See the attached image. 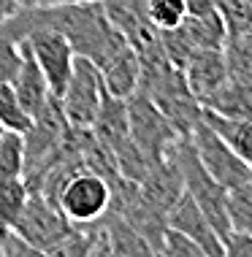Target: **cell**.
<instances>
[{
  "label": "cell",
  "mask_w": 252,
  "mask_h": 257,
  "mask_svg": "<svg viewBox=\"0 0 252 257\" xmlns=\"http://www.w3.org/2000/svg\"><path fill=\"white\" fill-rule=\"evenodd\" d=\"M174 160H177L182 171V182H185V192L190 195L198 208L206 214L212 227L220 235V241L230 233V217H228V190L222 187L206 165L201 163L198 152H195L190 138H179L174 147Z\"/></svg>",
  "instance_id": "cell-1"
},
{
  "label": "cell",
  "mask_w": 252,
  "mask_h": 257,
  "mask_svg": "<svg viewBox=\"0 0 252 257\" xmlns=\"http://www.w3.org/2000/svg\"><path fill=\"white\" fill-rule=\"evenodd\" d=\"M128 127H130L133 144L141 149V155L146 157L149 165L165 160L182 138L177 127L165 119V114L141 89H136L128 98Z\"/></svg>",
  "instance_id": "cell-2"
},
{
  "label": "cell",
  "mask_w": 252,
  "mask_h": 257,
  "mask_svg": "<svg viewBox=\"0 0 252 257\" xmlns=\"http://www.w3.org/2000/svg\"><path fill=\"white\" fill-rule=\"evenodd\" d=\"M73 227L76 225L60 211V206L54 200H49L41 192H30L17 225H14V230L22 235L38 254L41 252L60 254L62 244L71 238Z\"/></svg>",
  "instance_id": "cell-3"
},
{
  "label": "cell",
  "mask_w": 252,
  "mask_h": 257,
  "mask_svg": "<svg viewBox=\"0 0 252 257\" xmlns=\"http://www.w3.org/2000/svg\"><path fill=\"white\" fill-rule=\"evenodd\" d=\"M111 198H114V187L109 179L90 168H81L65 179L54 203L73 225H90V222L106 217V211L111 208Z\"/></svg>",
  "instance_id": "cell-4"
},
{
  "label": "cell",
  "mask_w": 252,
  "mask_h": 257,
  "mask_svg": "<svg viewBox=\"0 0 252 257\" xmlns=\"http://www.w3.org/2000/svg\"><path fill=\"white\" fill-rule=\"evenodd\" d=\"M103 92H106V87H103V76L98 71V65L84 57H76L71 79L57 98L68 124L71 127H90L98 108H101Z\"/></svg>",
  "instance_id": "cell-5"
},
{
  "label": "cell",
  "mask_w": 252,
  "mask_h": 257,
  "mask_svg": "<svg viewBox=\"0 0 252 257\" xmlns=\"http://www.w3.org/2000/svg\"><path fill=\"white\" fill-rule=\"evenodd\" d=\"M68 133H71V124H68L65 114H62L60 100L52 98L33 116L27 133L22 136L25 138V176L38 171L41 165H46L49 160L57 155L60 147L65 144Z\"/></svg>",
  "instance_id": "cell-6"
},
{
  "label": "cell",
  "mask_w": 252,
  "mask_h": 257,
  "mask_svg": "<svg viewBox=\"0 0 252 257\" xmlns=\"http://www.w3.org/2000/svg\"><path fill=\"white\" fill-rule=\"evenodd\" d=\"M22 41L30 46L38 68L44 71L52 95L60 98L62 89L68 84V79H71L73 62H76L73 46L68 44V38L62 36V33L52 30V27H36V30H30Z\"/></svg>",
  "instance_id": "cell-7"
},
{
  "label": "cell",
  "mask_w": 252,
  "mask_h": 257,
  "mask_svg": "<svg viewBox=\"0 0 252 257\" xmlns=\"http://www.w3.org/2000/svg\"><path fill=\"white\" fill-rule=\"evenodd\" d=\"M190 141H193L195 152H198L201 163L206 165V171L212 173L225 190H233L236 184L247 182V179L252 176V165L244 163V160L225 144V138L217 136L204 119L195 124Z\"/></svg>",
  "instance_id": "cell-8"
},
{
  "label": "cell",
  "mask_w": 252,
  "mask_h": 257,
  "mask_svg": "<svg viewBox=\"0 0 252 257\" xmlns=\"http://www.w3.org/2000/svg\"><path fill=\"white\" fill-rule=\"evenodd\" d=\"M168 227H177L179 233L190 235V238L206 252V257H222V241L212 222L206 219V214L198 208V203L182 192V198L168 208Z\"/></svg>",
  "instance_id": "cell-9"
},
{
  "label": "cell",
  "mask_w": 252,
  "mask_h": 257,
  "mask_svg": "<svg viewBox=\"0 0 252 257\" xmlns=\"http://www.w3.org/2000/svg\"><path fill=\"white\" fill-rule=\"evenodd\" d=\"M138 192L144 200H149L155 208L168 217V208H171L185 192V182H182V171L174 160V152L165 160L149 165V171L144 173V179L138 182Z\"/></svg>",
  "instance_id": "cell-10"
},
{
  "label": "cell",
  "mask_w": 252,
  "mask_h": 257,
  "mask_svg": "<svg viewBox=\"0 0 252 257\" xmlns=\"http://www.w3.org/2000/svg\"><path fill=\"white\" fill-rule=\"evenodd\" d=\"M185 79L190 84L193 95L204 103L214 89H220L228 81V62L222 49H195L185 62Z\"/></svg>",
  "instance_id": "cell-11"
},
{
  "label": "cell",
  "mask_w": 252,
  "mask_h": 257,
  "mask_svg": "<svg viewBox=\"0 0 252 257\" xmlns=\"http://www.w3.org/2000/svg\"><path fill=\"white\" fill-rule=\"evenodd\" d=\"M19 44H22V65H19L17 76H14L11 87H14V92H17L19 103L25 106V111L30 116H36L54 95H52V89H49V81H46L44 71L38 68L36 57H33L30 46H27L25 41H19Z\"/></svg>",
  "instance_id": "cell-12"
},
{
  "label": "cell",
  "mask_w": 252,
  "mask_h": 257,
  "mask_svg": "<svg viewBox=\"0 0 252 257\" xmlns=\"http://www.w3.org/2000/svg\"><path fill=\"white\" fill-rule=\"evenodd\" d=\"M174 33L185 41V46L190 52L195 49H222L228 38V27L222 14L212 9L204 14H187L185 22L179 27H174Z\"/></svg>",
  "instance_id": "cell-13"
},
{
  "label": "cell",
  "mask_w": 252,
  "mask_h": 257,
  "mask_svg": "<svg viewBox=\"0 0 252 257\" xmlns=\"http://www.w3.org/2000/svg\"><path fill=\"white\" fill-rule=\"evenodd\" d=\"M101 76H103V87H106L109 95L128 100L138 89V81H141V60H138V52L133 46L122 49L106 68H101Z\"/></svg>",
  "instance_id": "cell-14"
},
{
  "label": "cell",
  "mask_w": 252,
  "mask_h": 257,
  "mask_svg": "<svg viewBox=\"0 0 252 257\" xmlns=\"http://www.w3.org/2000/svg\"><path fill=\"white\" fill-rule=\"evenodd\" d=\"M90 130L101 138L103 144L111 149L117 141L130 136V127H128V100L125 98H114V95L103 92V100H101V108H98L93 124Z\"/></svg>",
  "instance_id": "cell-15"
},
{
  "label": "cell",
  "mask_w": 252,
  "mask_h": 257,
  "mask_svg": "<svg viewBox=\"0 0 252 257\" xmlns=\"http://www.w3.org/2000/svg\"><path fill=\"white\" fill-rule=\"evenodd\" d=\"M204 122L217 136L225 138V144L239 155L244 163L252 165V114L249 116H222L204 108Z\"/></svg>",
  "instance_id": "cell-16"
},
{
  "label": "cell",
  "mask_w": 252,
  "mask_h": 257,
  "mask_svg": "<svg viewBox=\"0 0 252 257\" xmlns=\"http://www.w3.org/2000/svg\"><path fill=\"white\" fill-rule=\"evenodd\" d=\"M201 106L222 116H249L252 114V84L228 76L225 84L220 89H214Z\"/></svg>",
  "instance_id": "cell-17"
},
{
  "label": "cell",
  "mask_w": 252,
  "mask_h": 257,
  "mask_svg": "<svg viewBox=\"0 0 252 257\" xmlns=\"http://www.w3.org/2000/svg\"><path fill=\"white\" fill-rule=\"evenodd\" d=\"M225 62H228V76L239 81L252 84V30L233 33L225 38Z\"/></svg>",
  "instance_id": "cell-18"
},
{
  "label": "cell",
  "mask_w": 252,
  "mask_h": 257,
  "mask_svg": "<svg viewBox=\"0 0 252 257\" xmlns=\"http://www.w3.org/2000/svg\"><path fill=\"white\" fill-rule=\"evenodd\" d=\"M27 190L25 179H0V227H14L27 203Z\"/></svg>",
  "instance_id": "cell-19"
},
{
  "label": "cell",
  "mask_w": 252,
  "mask_h": 257,
  "mask_svg": "<svg viewBox=\"0 0 252 257\" xmlns=\"http://www.w3.org/2000/svg\"><path fill=\"white\" fill-rule=\"evenodd\" d=\"M25 176V138L22 133L3 130L0 136V179Z\"/></svg>",
  "instance_id": "cell-20"
},
{
  "label": "cell",
  "mask_w": 252,
  "mask_h": 257,
  "mask_svg": "<svg viewBox=\"0 0 252 257\" xmlns=\"http://www.w3.org/2000/svg\"><path fill=\"white\" fill-rule=\"evenodd\" d=\"M228 217L230 230L252 233V176L228 190Z\"/></svg>",
  "instance_id": "cell-21"
},
{
  "label": "cell",
  "mask_w": 252,
  "mask_h": 257,
  "mask_svg": "<svg viewBox=\"0 0 252 257\" xmlns=\"http://www.w3.org/2000/svg\"><path fill=\"white\" fill-rule=\"evenodd\" d=\"M33 116L25 111V106L19 103L17 92H14L11 81H0V124L6 130H14V133H27Z\"/></svg>",
  "instance_id": "cell-22"
},
{
  "label": "cell",
  "mask_w": 252,
  "mask_h": 257,
  "mask_svg": "<svg viewBox=\"0 0 252 257\" xmlns=\"http://www.w3.org/2000/svg\"><path fill=\"white\" fill-rule=\"evenodd\" d=\"M187 17V0H146V19L157 30H174Z\"/></svg>",
  "instance_id": "cell-23"
},
{
  "label": "cell",
  "mask_w": 252,
  "mask_h": 257,
  "mask_svg": "<svg viewBox=\"0 0 252 257\" xmlns=\"http://www.w3.org/2000/svg\"><path fill=\"white\" fill-rule=\"evenodd\" d=\"M160 254L163 257H206V252L201 249L190 235L179 233L177 227H165L163 241H160Z\"/></svg>",
  "instance_id": "cell-24"
},
{
  "label": "cell",
  "mask_w": 252,
  "mask_h": 257,
  "mask_svg": "<svg viewBox=\"0 0 252 257\" xmlns=\"http://www.w3.org/2000/svg\"><path fill=\"white\" fill-rule=\"evenodd\" d=\"M22 65V44L0 27V81H14Z\"/></svg>",
  "instance_id": "cell-25"
},
{
  "label": "cell",
  "mask_w": 252,
  "mask_h": 257,
  "mask_svg": "<svg viewBox=\"0 0 252 257\" xmlns=\"http://www.w3.org/2000/svg\"><path fill=\"white\" fill-rule=\"evenodd\" d=\"M11 254H38V252L14 227H0V257H11Z\"/></svg>",
  "instance_id": "cell-26"
},
{
  "label": "cell",
  "mask_w": 252,
  "mask_h": 257,
  "mask_svg": "<svg viewBox=\"0 0 252 257\" xmlns=\"http://www.w3.org/2000/svg\"><path fill=\"white\" fill-rule=\"evenodd\" d=\"M222 257H252V233L230 230L222 238Z\"/></svg>",
  "instance_id": "cell-27"
},
{
  "label": "cell",
  "mask_w": 252,
  "mask_h": 257,
  "mask_svg": "<svg viewBox=\"0 0 252 257\" xmlns=\"http://www.w3.org/2000/svg\"><path fill=\"white\" fill-rule=\"evenodd\" d=\"M60 3H84V0H22V6H60Z\"/></svg>",
  "instance_id": "cell-28"
},
{
  "label": "cell",
  "mask_w": 252,
  "mask_h": 257,
  "mask_svg": "<svg viewBox=\"0 0 252 257\" xmlns=\"http://www.w3.org/2000/svg\"><path fill=\"white\" fill-rule=\"evenodd\" d=\"M3 130H6V127H3V124H0V136H3Z\"/></svg>",
  "instance_id": "cell-29"
}]
</instances>
